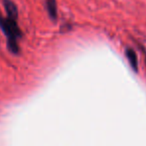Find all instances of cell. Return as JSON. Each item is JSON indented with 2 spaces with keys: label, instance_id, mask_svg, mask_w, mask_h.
<instances>
[{
  "label": "cell",
  "instance_id": "2",
  "mask_svg": "<svg viewBox=\"0 0 146 146\" xmlns=\"http://www.w3.org/2000/svg\"><path fill=\"white\" fill-rule=\"evenodd\" d=\"M46 8L49 16L52 20L57 19L58 15V8H57V1L56 0H46Z\"/></svg>",
  "mask_w": 146,
  "mask_h": 146
},
{
  "label": "cell",
  "instance_id": "1",
  "mask_svg": "<svg viewBox=\"0 0 146 146\" xmlns=\"http://www.w3.org/2000/svg\"><path fill=\"white\" fill-rule=\"evenodd\" d=\"M7 17H3L0 13V28L7 38L8 49L13 54H18L20 51L19 39L22 37V31L18 26L17 6L11 0H3Z\"/></svg>",
  "mask_w": 146,
  "mask_h": 146
},
{
  "label": "cell",
  "instance_id": "3",
  "mask_svg": "<svg viewBox=\"0 0 146 146\" xmlns=\"http://www.w3.org/2000/svg\"><path fill=\"white\" fill-rule=\"evenodd\" d=\"M126 57H127V60H128L129 64L131 65V67H132L135 71H137V57L134 51L131 50V49H127Z\"/></svg>",
  "mask_w": 146,
  "mask_h": 146
}]
</instances>
